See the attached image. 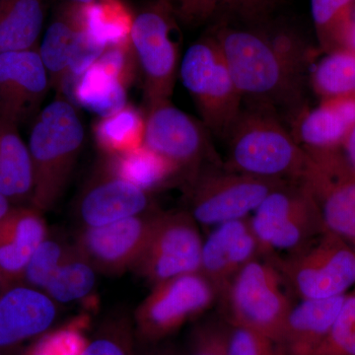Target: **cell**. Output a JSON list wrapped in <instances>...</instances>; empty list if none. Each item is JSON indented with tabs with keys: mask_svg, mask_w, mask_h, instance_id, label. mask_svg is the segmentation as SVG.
<instances>
[{
	"mask_svg": "<svg viewBox=\"0 0 355 355\" xmlns=\"http://www.w3.org/2000/svg\"><path fill=\"white\" fill-rule=\"evenodd\" d=\"M250 223L266 257L291 254L326 231L314 200L299 182H287L266 196Z\"/></svg>",
	"mask_w": 355,
	"mask_h": 355,
	"instance_id": "obj_9",
	"label": "cell"
},
{
	"mask_svg": "<svg viewBox=\"0 0 355 355\" xmlns=\"http://www.w3.org/2000/svg\"><path fill=\"white\" fill-rule=\"evenodd\" d=\"M83 30L81 6L67 1L51 21L39 46V53L48 71L50 86L64 91L72 53Z\"/></svg>",
	"mask_w": 355,
	"mask_h": 355,
	"instance_id": "obj_22",
	"label": "cell"
},
{
	"mask_svg": "<svg viewBox=\"0 0 355 355\" xmlns=\"http://www.w3.org/2000/svg\"><path fill=\"white\" fill-rule=\"evenodd\" d=\"M67 1L71 2V3L80 4V6H85V4L92 3L96 0H67Z\"/></svg>",
	"mask_w": 355,
	"mask_h": 355,
	"instance_id": "obj_47",
	"label": "cell"
},
{
	"mask_svg": "<svg viewBox=\"0 0 355 355\" xmlns=\"http://www.w3.org/2000/svg\"><path fill=\"white\" fill-rule=\"evenodd\" d=\"M70 246L48 236L26 266L20 284L44 292L64 261Z\"/></svg>",
	"mask_w": 355,
	"mask_h": 355,
	"instance_id": "obj_33",
	"label": "cell"
},
{
	"mask_svg": "<svg viewBox=\"0 0 355 355\" xmlns=\"http://www.w3.org/2000/svg\"><path fill=\"white\" fill-rule=\"evenodd\" d=\"M88 340L73 324L48 331L34 340L27 355H81Z\"/></svg>",
	"mask_w": 355,
	"mask_h": 355,
	"instance_id": "obj_35",
	"label": "cell"
},
{
	"mask_svg": "<svg viewBox=\"0 0 355 355\" xmlns=\"http://www.w3.org/2000/svg\"><path fill=\"white\" fill-rule=\"evenodd\" d=\"M144 144L176 166L186 183L202 167L217 163L209 130L172 104L161 103L146 109Z\"/></svg>",
	"mask_w": 355,
	"mask_h": 355,
	"instance_id": "obj_13",
	"label": "cell"
},
{
	"mask_svg": "<svg viewBox=\"0 0 355 355\" xmlns=\"http://www.w3.org/2000/svg\"><path fill=\"white\" fill-rule=\"evenodd\" d=\"M101 166L114 176L149 193L182 181L181 173L176 166L146 144L130 153L104 156Z\"/></svg>",
	"mask_w": 355,
	"mask_h": 355,
	"instance_id": "obj_24",
	"label": "cell"
},
{
	"mask_svg": "<svg viewBox=\"0 0 355 355\" xmlns=\"http://www.w3.org/2000/svg\"><path fill=\"white\" fill-rule=\"evenodd\" d=\"M95 268L79 253L74 245L70 246L64 261L44 289L55 303H69L83 299L96 284Z\"/></svg>",
	"mask_w": 355,
	"mask_h": 355,
	"instance_id": "obj_29",
	"label": "cell"
},
{
	"mask_svg": "<svg viewBox=\"0 0 355 355\" xmlns=\"http://www.w3.org/2000/svg\"><path fill=\"white\" fill-rule=\"evenodd\" d=\"M203 241L188 211L159 212L144 252L132 266L149 284L200 272Z\"/></svg>",
	"mask_w": 355,
	"mask_h": 355,
	"instance_id": "obj_12",
	"label": "cell"
},
{
	"mask_svg": "<svg viewBox=\"0 0 355 355\" xmlns=\"http://www.w3.org/2000/svg\"><path fill=\"white\" fill-rule=\"evenodd\" d=\"M146 127V113L128 103L114 113L99 116L93 125V137L103 156L120 155L144 146Z\"/></svg>",
	"mask_w": 355,
	"mask_h": 355,
	"instance_id": "obj_26",
	"label": "cell"
},
{
	"mask_svg": "<svg viewBox=\"0 0 355 355\" xmlns=\"http://www.w3.org/2000/svg\"><path fill=\"white\" fill-rule=\"evenodd\" d=\"M80 6L84 30L105 48L130 43L135 14L123 0H96Z\"/></svg>",
	"mask_w": 355,
	"mask_h": 355,
	"instance_id": "obj_28",
	"label": "cell"
},
{
	"mask_svg": "<svg viewBox=\"0 0 355 355\" xmlns=\"http://www.w3.org/2000/svg\"><path fill=\"white\" fill-rule=\"evenodd\" d=\"M217 297L216 287L200 272L159 282L133 315L137 342L160 343L209 309Z\"/></svg>",
	"mask_w": 355,
	"mask_h": 355,
	"instance_id": "obj_10",
	"label": "cell"
},
{
	"mask_svg": "<svg viewBox=\"0 0 355 355\" xmlns=\"http://www.w3.org/2000/svg\"><path fill=\"white\" fill-rule=\"evenodd\" d=\"M57 303L44 292L22 284L0 293V355H15L25 345L50 331Z\"/></svg>",
	"mask_w": 355,
	"mask_h": 355,
	"instance_id": "obj_16",
	"label": "cell"
},
{
	"mask_svg": "<svg viewBox=\"0 0 355 355\" xmlns=\"http://www.w3.org/2000/svg\"><path fill=\"white\" fill-rule=\"evenodd\" d=\"M345 295L326 299H301L292 306L282 333L286 355H315L330 333Z\"/></svg>",
	"mask_w": 355,
	"mask_h": 355,
	"instance_id": "obj_21",
	"label": "cell"
},
{
	"mask_svg": "<svg viewBox=\"0 0 355 355\" xmlns=\"http://www.w3.org/2000/svg\"><path fill=\"white\" fill-rule=\"evenodd\" d=\"M44 0H0V53L38 49Z\"/></svg>",
	"mask_w": 355,
	"mask_h": 355,
	"instance_id": "obj_25",
	"label": "cell"
},
{
	"mask_svg": "<svg viewBox=\"0 0 355 355\" xmlns=\"http://www.w3.org/2000/svg\"><path fill=\"white\" fill-rule=\"evenodd\" d=\"M105 50H106V48L99 42L96 41L93 37H91L83 28V31L79 34L73 53H72L69 77H67L65 87L70 81L81 76L89 67H92L99 60Z\"/></svg>",
	"mask_w": 355,
	"mask_h": 355,
	"instance_id": "obj_40",
	"label": "cell"
},
{
	"mask_svg": "<svg viewBox=\"0 0 355 355\" xmlns=\"http://www.w3.org/2000/svg\"><path fill=\"white\" fill-rule=\"evenodd\" d=\"M228 327L216 321L198 324L178 355H226Z\"/></svg>",
	"mask_w": 355,
	"mask_h": 355,
	"instance_id": "obj_37",
	"label": "cell"
},
{
	"mask_svg": "<svg viewBox=\"0 0 355 355\" xmlns=\"http://www.w3.org/2000/svg\"><path fill=\"white\" fill-rule=\"evenodd\" d=\"M50 87L39 48L0 53V116L20 125L38 114Z\"/></svg>",
	"mask_w": 355,
	"mask_h": 355,
	"instance_id": "obj_15",
	"label": "cell"
},
{
	"mask_svg": "<svg viewBox=\"0 0 355 355\" xmlns=\"http://www.w3.org/2000/svg\"><path fill=\"white\" fill-rule=\"evenodd\" d=\"M159 212L153 210L99 227H83L73 245L96 272L119 275L132 268L139 260Z\"/></svg>",
	"mask_w": 355,
	"mask_h": 355,
	"instance_id": "obj_14",
	"label": "cell"
},
{
	"mask_svg": "<svg viewBox=\"0 0 355 355\" xmlns=\"http://www.w3.org/2000/svg\"><path fill=\"white\" fill-rule=\"evenodd\" d=\"M226 355H286L282 343L256 331L229 326Z\"/></svg>",
	"mask_w": 355,
	"mask_h": 355,
	"instance_id": "obj_36",
	"label": "cell"
},
{
	"mask_svg": "<svg viewBox=\"0 0 355 355\" xmlns=\"http://www.w3.org/2000/svg\"><path fill=\"white\" fill-rule=\"evenodd\" d=\"M338 150L342 153L347 164L355 171V125Z\"/></svg>",
	"mask_w": 355,
	"mask_h": 355,
	"instance_id": "obj_43",
	"label": "cell"
},
{
	"mask_svg": "<svg viewBox=\"0 0 355 355\" xmlns=\"http://www.w3.org/2000/svg\"><path fill=\"white\" fill-rule=\"evenodd\" d=\"M345 49L355 51V11L354 17H352V24H350L349 34H347V41H345Z\"/></svg>",
	"mask_w": 355,
	"mask_h": 355,
	"instance_id": "obj_44",
	"label": "cell"
},
{
	"mask_svg": "<svg viewBox=\"0 0 355 355\" xmlns=\"http://www.w3.org/2000/svg\"><path fill=\"white\" fill-rule=\"evenodd\" d=\"M355 248V247H354Z\"/></svg>",
	"mask_w": 355,
	"mask_h": 355,
	"instance_id": "obj_48",
	"label": "cell"
},
{
	"mask_svg": "<svg viewBox=\"0 0 355 355\" xmlns=\"http://www.w3.org/2000/svg\"><path fill=\"white\" fill-rule=\"evenodd\" d=\"M12 207V203L9 202L8 198L0 191V222H1L2 219L10 211Z\"/></svg>",
	"mask_w": 355,
	"mask_h": 355,
	"instance_id": "obj_45",
	"label": "cell"
},
{
	"mask_svg": "<svg viewBox=\"0 0 355 355\" xmlns=\"http://www.w3.org/2000/svg\"><path fill=\"white\" fill-rule=\"evenodd\" d=\"M311 84L322 99L355 95V51L326 53L311 74Z\"/></svg>",
	"mask_w": 355,
	"mask_h": 355,
	"instance_id": "obj_31",
	"label": "cell"
},
{
	"mask_svg": "<svg viewBox=\"0 0 355 355\" xmlns=\"http://www.w3.org/2000/svg\"><path fill=\"white\" fill-rule=\"evenodd\" d=\"M178 21L167 0H155L135 13L130 42L141 72L146 109L171 101L181 64Z\"/></svg>",
	"mask_w": 355,
	"mask_h": 355,
	"instance_id": "obj_5",
	"label": "cell"
},
{
	"mask_svg": "<svg viewBox=\"0 0 355 355\" xmlns=\"http://www.w3.org/2000/svg\"><path fill=\"white\" fill-rule=\"evenodd\" d=\"M226 139L225 167L233 171L289 182H298L304 172L307 150L275 114L242 109Z\"/></svg>",
	"mask_w": 355,
	"mask_h": 355,
	"instance_id": "obj_3",
	"label": "cell"
},
{
	"mask_svg": "<svg viewBox=\"0 0 355 355\" xmlns=\"http://www.w3.org/2000/svg\"><path fill=\"white\" fill-rule=\"evenodd\" d=\"M282 0H220V11L249 25L261 24L270 18Z\"/></svg>",
	"mask_w": 355,
	"mask_h": 355,
	"instance_id": "obj_39",
	"label": "cell"
},
{
	"mask_svg": "<svg viewBox=\"0 0 355 355\" xmlns=\"http://www.w3.org/2000/svg\"><path fill=\"white\" fill-rule=\"evenodd\" d=\"M7 287H9L8 284H7L6 280L4 279L3 275L0 272V293H1L4 289H6Z\"/></svg>",
	"mask_w": 355,
	"mask_h": 355,
	"instance_id": "obj_46",
	"label": "cell"
},
{
	"mask_svg": "<svg viewBox=\"0 0 355 355\" xmlns=\"http://www.w3.org/2000/svg\"><path fill=\"white\" fill-rule=\"evenodd\" d=\"M18 127L0 116V191L12 205H24L31 202L34 181L29 147Z\"/></svg>",
	"mask_w": 355,
	"mask_h": 355,
	"instance_id": "obj_23",
	"label": "cell"
},
{
	"mask_svg": "<svg viewBox=\"0 0 355 355\" xmlns=\"http://www.w3.org/2000/svg\"><path fill=\"white\" fill-rule=\"evenodd\" d=\"M315 355H355V289L345 294L330 333Z\"/></svg>",
	"mask_w": 355,
	"mask_h": 355,
	"instance_id": "obj_34",
	"label": "cell"
},
{
	"mask_svg": "<svg viewBox=\"0 0 355 355\" xmlns=\"http://www.w3.org/2000/svg\"><path fill=\"white\" fill-rule=\"evenodd\" d=\"M246 108L275 114L302 113L309 50L291 32L220 23L211 33Z\"/></svg>",
	"mask_w": 355,
	"mask_h": 355,
	"instance_id": "obj_1",
	"label": "cell"
},
{
	"mask_svg": "<svg viewBox=\"0 0 355 355\" xmlns=\"http://www.w3.org/2000/svg\"><path fill=\"white\" fill-rule=\"evenodd\" d=\"M133 355H178V350L158 343L137 342Z\"/></svg>",
	"mask_w": 355,
	"mask_h": 355,
	"instance_id": "obj_42",
	"label": "cell"
},
{
	"mask_svg": "<svg viewBox=\"0 0 355 355\" xmlns=\"http://www.w3.org/2000/svg\"><path fill=\"white\" fill-rule=\"evenodd\" d=\"M70 83L77 104L99 116L114 113L128 104V88L96 62Z\"/></svg>",
	"mask_w": 355,
	"mask_h": 355,
	"instance_id": "obj_27",
	"label": "cell"
},
{
	"mask_svg": "<svg viewBox=\"0 0 355 355\" xmlns=\"http://www.w3.org/2000/svg\"><path fill=\"white\" fill-rule=\"evenodd\" d=\"M299 183L310 193L326 231L355 247V171L340 150H308Z\"/></svg>",
	"mask_w": 355,
	"mask_h": 355,
	"instance_id": "obj_11",
	"label": "cell"
},
{
	"mask_svg": "<svg viewBox=\"0 0 355 355\" xmlns=\"http://www.w3.org/2000/svg\"><path fill=\"white\" fill-rule=\"evenodd\" d=\"M355 0H311L318 41L324 53L345 49Z\"/></svg>",
	"mask_w": 355,
	"mask_h": 355,
	"instance_id": "obj_30",
	"label": "cell"
},
{
	"mask_svg": "<svg viewBox=\"0 0 355 355\" xmlns=\"http://www.w3.org/2000/svg\"><path fill=\"white\" fill-rule=\"evenodd\" d=\"M284 284L282 275L270 259L259 257L247 263L220 294L229 326L247 329L282 342L292 307L282 288Z\"/></svg>",
	"mask_w": 355,
	"mask_h": 355,
	"instance_id": "obj_6",
	"label": "cell"
},
{
	"mask_svg": "<svg viewBox=\"0 0 355 355\" xmlns=\"http://www.w3.org/2000/svg\"><path fill=\"white\" fill-rule=\"evenodd\" d=\"M96 64L108 72L125 88H130L139 70L132 42L119 46H109Z\"/></svg>",
	"mask_w": 355,
	"mask_h": 355,
	"instance_id": "obj_38",
	"label": "cell"
},
{
	"mask_svg": "<svg viewBox=\"0 0 355 355\" xmlns=\"http://www.w3.org/2000/svg\"><path fill=\"white\" fill-rule=\"evenodd\" d=\"M287 182L222 169L217 163H209L184 183L188 212L203 226L246 218L266 196Z\"/></svg>",
	"mask_w": 355,
	"mask_h": 355,
	"instance_id": "obj_7",
	"label": "cell"
},
{
	"mask_svg": "<svg viewBox=\"0 0 355 355\" xmlns=\"http://www.w3.org/2000/svg\"><path fill=\"white\" fill-rule=\"evenodd\" d=\"M135 345L132 318L118 313L103 321L81 355H133Z\"/></svg>",
	"mask_w": 355,
	"mask_h": 355,
	"instance_id": "obj_32",
	"label": "cell"
},
{
	"mask_svg": "<svg viewBox=\"0 0 355 355\" xmlns=\"http://www.w3.org/2000/svg\"><path fill=\"white\" fill-rule=\"evenodd\" d=\"M83 123L72 103L60 97L35 116L29 147L33 168L30 205L53 209L67 190L84 144Z\"/></svg>",
	"mask_w": 355,
	"mask_h": 355,
	"instance_id": "obj_2",
	"label": "cell"
},
{
	"mask_svg": "<svg viewBox=\"0 0 355 355\" xmlns=\"http://www.w3.org/2000/svg\"><path fill=\"white\" fill-rule=\"evenodd\" d=\"M179 73L203 125L211 135L226 139L241 113L243 103L214 35L191 44L182 58Z\"/></svg>",
	"mask_w": 355,
	"mask_h": 355,
	"instance_id": "obj_4",
	"label": "cell"
},
{
	"mask_svg": "<svg viewBox=\"0 0 355 355\" xmlns=\"http://www.w3.org/2000/svg\"><path fill=\"white\" fill-rule=\"evenodd\" d=\"M43 212L13 205L0 222V272L8 286L20 284L33 254L48 237Z\"/></svg>",
	"mask_w": 355,
	"mask_h": 355,
	"instance_id": "obj_19",
	"label": "cell"
},
{
	"mask_svg": "<svg viewBox=\"0 0 355 355\" xmlns=\"http://www.w3.org/2000/svg\"><path fill=\"white\" fill-rule=\"evenodd\" d=\"M153 210L151 193L114 176L102 166L86 184L77 203V216L83 227H99Z\"/></svg>",
	"mask_w": 355,
	"mask_h": 355,
	"instance_id": "obj_17",
	"label": "cell"
},
{
	"mask_svg": "<svg viewBox=\"0 0 355 355\" xmlns=\"http://www.w3.org/2000/svg\"><path fill=\"white\" fill-rule=\"evenodd\" d=\"M275 261L284 282L301 299L338 297L355 286V248L329 231Z\"/></svg>",
	"mask_w": 355,
	"mask_h": 355,
	"instance_id": "obj_8",
	"label": "cell"
},
{
	"mask_svg": "<svg viewBox=\"0 0 355 355\" xmlns=\"http://www.w3.org/2000/svg\"><path fill=\"white\" fill-rule=\"evenodd\" d=\"M261 257L250 217L216 226L202 244L200 272L216 287L218 297L247 263Z\"/></svg>",
	"mask_w": 355,
	"mask_h": 355,
	"instance_id": "obj_18",
	"label": "cell"
},
{
	"mask_svg": "<svg viewBox=\"0 0 355 355\" xmlns=\"http://www.w3.org/2000/svg\"><path fill=\"white\" fill-rule=\"evenodd\" d=\"M355 125V95L322 99L295 120L294 137L308 150H338Z\"/></svg>",
	"mask_w": 355,
	"mask_h": 355,
	"instance_id": "obj_20",
	"label": "cell"
},
{
	"mask_svg": "<svg viewBox=\"0 0 355 355\" xmlns=\"http://www.w3.org/2000/svg\"><path fill=\"white\" fill-rule=\"evenodd\" d=\"M178 20L187 25H200L220 11V0H167Z\"/></svg>",
	"mask_w": 355,
	"mask_h": 355,
	"instance_id": "obj_41",
	"label": "cell"
}]
</instances>
